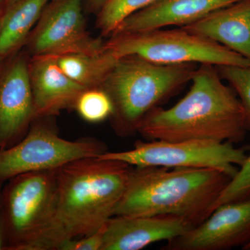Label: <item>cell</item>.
<instances>
[{
    "mask_svg": "<svg viewBox=\"0 0 250 250\" xmlns=\"http://www.w3.org/2000/svg\"><path fill=\"white\" fill-rule=\"evenodd\" d=\"M190 82L184 98L172 107L149 112L138 133L147 141H243L248 130L241 102L216 66L200 64Z\"/></svg>",
    "mask_w": 250,
    "mask_h": 250,
    "instance_id": "obj_1",
    "label": "cell"
},
{
    "mask_svg": "<svg viewBox=\"0 0 250 250\" xmlns=\"http://www.w3.org/2000/svg\"><path fill=\"white\" fill-rule=\"evenodd\" d=\"M231 179L214 169L132 166L114 215H176L195 227L211 214Z\"/></svg>",
    "mask_w": 250,
    "mask_h": 250,
    "instance_id": "obj_2",
    "label": "cell"
},
{
    "mask_svg": "<svg viewBox=\"0 0 250 250\" xmlns=\"http://www.w3.org/2000/svg\"><path fill=\"white\" fill-rule=\"evenodd\" d=\"M131 167L121 161L88 157L58 169L56 222L61 245L106 225L124 194Z\"/></svg>",
    "mask_w": 250,
    "mask_h": 250,
    "instance_id": "obj_3",
    "label": "cell"
},
{
    "mask_svg": "<svg viewBox=\"0 0 250 250\" xmlns=\"http://www.w3.org/2000/svg\"><path fill=\"white\" fill-rule=\"evenodd\" d=\"M197 68L195 63L162 65L135 55L118 59L100 87L113 103L116 134L137 133L148 113L190 82Z\"/></svg>",
    "mask_w": 250,
    "mask_h": 250,
    "instance_id": "obj_4",
    "label": "cell"
},
{
    "mask_svg": "<svg viewBox=\"0 0 250 250\" xmlns=\"http://www.w3.org/2000/svg\"><path fill=\"white\" fill-rule=\"evenodd\" d=\"M57 170L19 174L1 189L4 250H59Z\"/></svg>",
    "mask_w": 250,
    "mask_h": 250,
    "instance_id": "obj_5",
    "label": "cell"
},
{
    "mask_svg": "<svg viewBox=\"0 0 250 250\" xmlns=\"http://www.w3.org/2000/svg\"><path fill=\"white\" fill-rule=\"evenodd\" d=\"M106 47L118 58L135 55L162 65H250V61L243 56L182 28L113 35Z\"/></svg>",
    "mask_w": 250,
    "mask_h": 250,
    "instance_id": "obj_6",
    "label": "cell"
},
{
    "mask_svg": "<svg viewBox=\"0 0 250 250\" xmlns=\"http://www.w3.org/2000/svg\"><path fill=\"white\" fill-rule=\"evenodd\" d=\"M231 143L207 141H136L132 149L104 153L98 158L121 161L133 167L214 169L234 177L248 154Z\"/></svg>",
    "mask_w": 250,
    "mask_h": 250,
    "instance_id": "obj_7",
    "label": "cell"
},
{
    "mask_svg": "<svg viewBox=\"0 0 250 250\" xmlns=\"http://www.w3.org/2000/svg\"><path fill=\"white\" fill-rule=\"evenodd\" d=\"M107 152L94 139L67 141L44 125L32 126L20 142L0 150V184L27 172L57 170L72 161Z\"/></svg>",
    "mask_w": 250,
    "mask_h": 250,
    "instance_id": "obj_8",
    "label": "cell"
},
{
    "mask_svg": "<svg viewBox=\"0 0 250 250\" xmlns=\"http://www.w3.org/2000/svg\"><path fill=\"white\" fill-rule=\"evenodd\" d=\"M41 17L31 40L36 57L96 54L106 48V42L87 31L81 0H57Z\"/></svg>",
    "mask_w": 250,
    "mask_h": 250,
    "instance_id": "obj_9",
    "label": "cell"
},
{
    "mask_svg": "<svg viewBox=\"0 0 250 250\" xmlns=\"http://www.w3.org/2000/svg\"><path fill=\"white\" fill-rule=\"evenodd\" d=\"M250 242V198L219 206L205 221L167 241L165 250H225Z\"/></svg>",
    "mask_w": 250,
    "mask_h": 250,
    "instance_id": "obj_10",
    "label": "cell"
},
{
    "mask_svg": "<svg viewBox=\"0 0 250 250\" xmlns=\"http://www.w3.org/2000/svg\"><path fill=\"white\" fill-rule=\"evenodd\" d=\"M193 228L176 215H114L105 225L101 250H140L156 242L170 241Z\"/></svg>",
    "mask_w": 250,
    "mask_h": 250,
    "instance_id": "obj_11",
    "label": "cell"
},
{
    "mask_svg": "<svg viewBox=\"0 0 250 250\" xmlns=\"http://www.w3.org/2000/svg\"><path fill=\"white\" fill-rule=\"evenodd\" d=\"M34 119L29 69L24 59H20L0 81V150L20 142Z\"/></svg>",
    "mask_w": 250,
    "mask_h": 250,
    "instance_id": "obj_12",
    "label": "cell"
},
{
    "mask_svg": "<svg viewBox=\"0 0 250 250\" xmlns=\"http://www.w3.org/2000/svg\"><path fill=\"white\" fill-rule=\"evenodd\" d=\"M239 0H157L131 15L112 35L134 34L170 26L185 27L212 11Z\"/></svg>",
    "mask_w": 250,
    "mask_h": 250,
    "instance_id": "obj_13",
    "label": "cell"
},
{
    "mask_svg": "<svg viewBox=\"0 0 250 250\" xmlns=\"http://www.w3.org/2000/svg\"><path fill=\"white\" fill-rule=\"evenodd\" d=\"M29 69L34 119L75 107L77 99L87 89L62 71L56 57H36Z\"/></svg>",
    "mask_w": 250,
    "mask_h": 250,
    "instance_id": "obj_14",
    "label": "cell"
},
{
    "mask_svg": "<svg viewBox=\"0 0 250 250\" xmlns=\"http://www.w3.org/2000/svg\"><path fill=\"white\" fill-rule=\"evenodd\" d=\"M180 28L218 42L250 61V0H239Z\"/></svg>",
    "mask_w": 250,
    "mask_h": 250,
    "instance_id": "obj_15",
    "label": "cell"
},
{
    "mask_svg": "<svg viewBox=\"0 0 250 250\" xmlns=\"http://www.w3.org/2000/svg\"><path fill=\"white\" fill-rule=\"evenodd\" d=\"M49 0H11L0 26V56L7 55L21 45L42 16Z\"/></svg>",
    "mask_w": 250,
    "mask_h": 250,
    "instance_id": "obj_16",
    "label": "cell"
},
{
    "mask_svg": "<svg viewBox=\"0 0 250 250\" xmlns=\"http://www.w3.org/2000/svg\"><path fill=\"white\" fill-rule=\"evenodd\" d=\"M56 59L67 76L88 89L100 88L119 58L106 47L99 53L70 54Z\"/></svg>",
    "mask_w": 250,
    "mask_h": 250,
    "instance_id": "obj_17",
    "label": "cell"
},
{
    "mask_svg": "<svg viewBox=\"0 0 250 250\" xmlns=\"http://www.w3.org/2000/svg\"><path fill=\"white\" fill-rule=\"evenodd\" d=\"M157 0H108L100 10L98 25L105 35L113 34L123 21Z\"/></svg>",
    "mask_w": 250,
    "mask_h": 250,
    "instance_id": "obj_18",
    "label": "cell"
},
{
    "mask_svg": "<svg viewBox=\"0 0 250 250\" xmlns=\"http://www.w3.org/2000/svg\"><path fill=\"white\" fill-rule=\"evenodd\" d=\"M75 107L80 116L89 123H100L113 114V105L101 88H88L77 99Z\"/></svg>",
    "mask_w": 250,
    "mask_h": 250,
    "instance_id": "obj_19",
    "label": "cell"
},
{
    "mask_svg": "<svg viewBox=\"0 0 250 250\" xmlns=\"http://www.w3.org/2000/svg\"><path fill=\"white\" fill-rule=\"evenodd\" d=\"M220 77L228 82L241 102L247 129L250 130V65L216 66Z\"/></svg>",
    "mask_w": 250,
    "mask_h": 250,
    "instance_id": "obj_20",
    "label": "cell"
},
{
    "mask_svg": "<svg viewBox=\"0 0 250 250\" xmlns=\"http://www.w3.org/2000/svg\"><path fill=\"white\" fill-rule=\"evenodd\" d=\"M250 198V154L241 166L218 197L214 210L219 206L229 202L241 201Z\"/></svg>",
    "mask_w": 250,
    "mask_h": 250,
    "instance_id": "obj_21",
    "label": "cell"
},
{
    "mask_svg": "<svg viewBox=\"0 0 250 250\" xmlns=\"http://www.w3.org/2000/svg\"><path fill=\"white\" fill-rule=\"evenodd\" d=\"M105 225L96 232L88 236L63 242L59 247V250H101Z\"/></svg>",
    "mask_w": 250,
    "mask_h": 250,
    "instance_id": "obj_22",
    "label": "cell"
},
{
    "mask_svg": "<svg viewBox=\"0 0 250 250\" xmlns=\"http://www.w3.org/2000/svg\"><path fill=\"white\" fill-rule=\"evenodd\" d=\"M3 184H0V199H1V189ZM4 250V238L3 233L2 226H1V218H0V250Z\"/></svg>",
    "mask_w": 250,
    "mask_h": 250,
    "instance_id": "obj_23",
    "label": "cell"
},
{
    "mask_svg": "<svg viewBox=\"0 0 250 250\" xmlns=\"http://www.w3.org/2000/svg\"><path fill=\"white\" fill-rule=\"evenodd\" d=\"M89 1L94 7L96 8V9L100 8L101 9V8L103 7L108 0H89Z\"/></svg>",
    "mask_w": 250,
    "mask_h": 250,
    "instance_id": "obj_24",
    "label": "cell"
},
{
    "mask_svg": "<svg viewBox=\"0 0 250 250\" xmlns=\"http://www.w3.org/2000/svg\"><path fill=\"white\" fill-rule=\"evenodd\" d=\"M243 250H250V242L248 243L246 246L243 247Z\"/></svg>",
    "mask_w": 250,
    "mask_h": 250,
    "instance_id": "obj_25",
    "label": "cell"
},
{
    "mask_svg": "<svg viewBox=\"0 0 250 250\" xmlns=\"http://www.w3.org/2000/svg\"><path fill=\"white\" fill-rule=\"evenodd\" d=\"M4 3V0H0V11H1V7H2V5Z\"/></svg>",
    "mask_w": 250,
    "mask_h": 250,
    "instance_id": "obj_26",
    "label": "cell"
},
{
    "mask_svg": "<svg viewBox=\"0 0 250 250\" xmlns=\"http://www.w3.org/2000/svg\"><path fill=\"white\" fill-rule=\"evenodd\" d=\"M9 1H11V0H4V2L7 3L9 2Z\"/></svg>",
    "mask_w": 250,
    "mask_h": 250,
    "instance_id": "obj_27",
    "label": "cell"
},
{
    "mask_svg": "<svg viewBox=\"0 0 250 250\" xmlns=\"http://www.w3.org/2000/svg\"><path fill=\"white\" fill-rule=\"evenodd\" d=\"M0 26H1V20H0ZM1 56H0V59H1Z\"/></svg>",
    "mask_w": 250,
    "mask_h": 250,
    "instance_id": "obj_28",
    "label": "cell"
}]
</instances>
